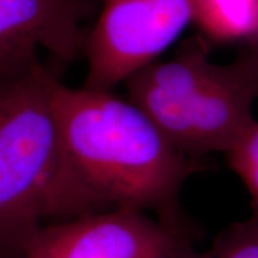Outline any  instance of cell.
I'll use <instances>...</instances> for the list:
<instances>
[{"label":"cell","instance_id":"1","mask_svg":"<svg viewBox=\"0 0 258 258\" xmlns=\"http://www.w3.org/2000/svg\"><path fill=\"white\" fill-rule=\"evenodd\" d=\"M49 90L79 217L104 208L172 211L195 165L140 108L54 76Z\"/></svg>","mask_w":258,"mask_h":258},{"label":"cell","instance_id":"8","mask_svg":"<svg viewBox=\"0 0 258 258\" xmlns=\"http://www.w3.org/2000/svg\"><path fill=\"white\" fill-rule=\"evenodd\" d=\"M180 258H258V217L232 226L205 252Z\"/></svg>","mask_w":258,"mask_h":258},{"label":"cell","instance_id":"5","mask_svg":"<svg viewBox=\"0 0 258 258\" xmlns=\"http://www.w3.org/2000/svg\"><path fill=\"white\" fill-rule=\"evenodd\" d=\"M22 250L23 258H180L184 252L165 224L125 208L42 227Z\"/></svg>","mask_w":258,"mask_h":258},{"label":"cell","instance_id":"4","mask_svg":"<svg viewBox=\"0 0 258 258\" xmlns=\"http://www.w3.org/2000/svg\"><path fill=\"white\" fill-rule=\"evenodd\" d=\"M191 21L194 0H104L84 43V88L110 91L154 62Z\"/></svg>","mask_w":258,"mask_h":258},{"label":"cell","instance_id":"6","mask_svg":"<svg viewBox=\"0 0 258 258\" xmlns=\"http://www.w3.org/2000/svg\"><path fill=\"white\" fill-rule=\"evenodd\" d=\"M89 0H0V74L38 61L44 48L63 61L84 49L80 27Z\"/></svg>","mask_w":258,"mask_h":258},{"label":"cell","instance_id":"10","mask_svg":"<svg viewBox=\"0 0 258 258\" xmlns=\"http://www.w3.org/2000/svg\"><path fill=\"white\" fill-rule=\"evenodd\" d=\"M249 41V50L246 54H244L243 56L244 60L246 61L247 64L250 66L251 71H252L254 79H256V84L258 88V15H257V22L256 27L251 36L247 38Z\"/></svg>","mask_w":258,"mask_h":258},{"label":"cell","instance_id":"9","mask_svg":"<svg viewBox=\"0 0 258 258\" xmlns=\"http://www.w3.org/2000/svg\"><path fill=\"white\" fill-rule=\"evenodd\" d=\"M231 169L243 180L258 217V121L226 152Z\"/></svg>","mask_w":258,"mask_h":258},{"label":"cell","instance_id":"3","mask_svg":"<svg viewBox=\"0 0 258 258\" xmlns=\"http://www.w3.org/2000/svg\"><path fill=\"white\" fill-rule=\"evenodd\" d=\"M125 84L131 102L186 156L226 153L257 121L252 106L258 88L249 64L241 56L228 64L212 62L201 38Z\"/></svg>","mask_w":258,"mask_h":258},{"label":"cell","instance_id":"7","mask_svg":"<svg viewBox=\"0 0 258 258\" xmlns=\"http://www.w3.org/2000/svg\"><path fill=\"white\" fill-rule=\"evenodd\" d=\"M257 15L258 0H194V21L217 41L247 40Z\"/></svg>","mask_w":258,"mask_h":258},{"label":"cell","instance_id":"2","mask_svg":"<svg viewBox=\"0 0 258 258\" xmlns=\"http://www.w3.org/2000/svg\"><path fill=\"white\" fill-rule=\"evenodd\" d=\"M50 72L36 61L0 74V245H24L54 217H77Z\"/></svg>","mask_w":258,"mask_h":258}]
</instances>
